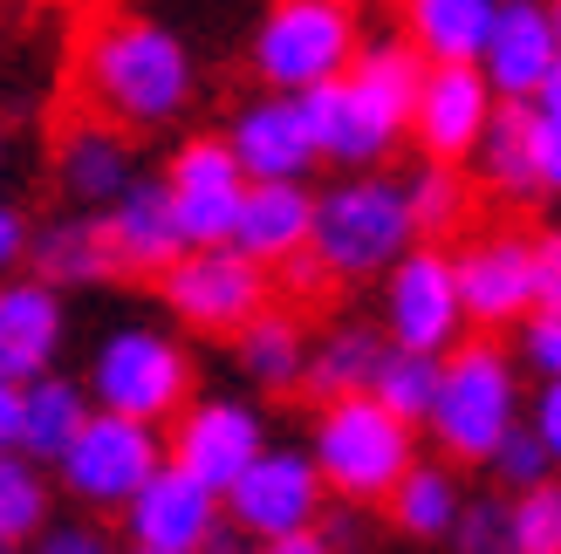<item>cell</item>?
Wrapping results in <instances>:
<instances>
[{
  "label": "cell",
  "instance_id": "obj_1",
  "mask_svg": "<svg viewBox=\"0 0 561 554\" xmlns=\"http://www.w3.org/2000/svg\"><path fill=\"white\" fill-rule=\"evenodd\" d=\"M76 82H82L90 117L145 137V130H172L192 117V103H199V55H192V42L172 21L124 8V14H103L82 35Z\"/></svg>",
  "mask_w": 561,
  "mask_h": 554
},
{
  "label": "cell",
  "instance_id": "obj_2",
  "mask_svg": "<svg viewBox=\"0 0 561 554\" xmlns=\"http://www.w3.org/2000/svg\"><path fill=\"white\" fill-rule=\"evenodd\" d=\"M520 418H527V391H520V363L507 343L472 328L466 343L445 349V377H438V397L425 418V438L438 446V459L486 465Z\"/></svg>",
  "mask_w": 561,
  "mask_h": 554
},
{
  "label": "cell",
  "instance_id": "obj_3",
  "mask_svg": "<svg viewBox=\"0 0 561 554\" xmlns=\"http://www.w3.org/2000/svg\"><path fill=\"white\" fill-rule=\"evenodd\" d=\"M417 425H404L390 404H377L370 391L356 397H329L308 418V459L329 486V500H356V507H383L390 486H398L417 465Z\"/></svg>",
  "mask_w": 561,
  "mask_h": 554
},
{
  "label": "cell",
  "instance_id": "obj_4",
  "mask_svg": "<svg viewBox=\"0 0 561 554\" xmlns=\"http://www.w3.org/2000/svg\"><path fill=\"white\" fill-rule=\"evenodd\" d=\"M411 240H417V227H411L398 172H343L316 192L308 261H316L329 281H377Z\"/></svg>",
  "mask_w": 561,
  "mask_h": 554
},
{
  "label": "cell",
  "instance_id": "obj_5",
  "mask_svg": "<svg viewBox=\"0 0 561 554\" xmlns=\"http://www.w3.org/2000/svg\"><path fill=\"white\" fill-rule=\"evenodd\" d=\"M90 397L103 411H124V418H145V425H172L179 411L199 391V363H192V343L164 322H117L110 336L90 349Z\"/></svg>",
  "mask_w": 561,
  "mask_h": 554
},
{
  "label": "cell",
  "instance_id": "obj_6",
  "mask_svg": "<svg viewBox=\"0 0 561 554\" xmlns=\"http://www.w3.org/2000/svg\"><path fill=\"white\" fill-rule=\"evenodd\" d=\"M363 48L356 0H267L254 35H247V69L261 90L308 96L335 82Z\"/></svg>",
  "mask_w": 561,
  "mask_h": 554
},
{
  "label": "cell",
  "instance_id": "obj_7",
  "mask_svg": "<svg viewBox=\"0 0 561 554\" xmlns=\"http://www.w3.org/2000/svg\"><path fill=\"white\" fill-rule=\"evenodd\" d=\"M158 465H164V425H145V418H124V411L96 404L48 473H55V493L76 500L82 513H124V500Z\"/></svg>",
  "mask_w": 561,
  "mask_h": 554
},
{
  "label": "cell",
  "instance_id": "obj_8",
  "mask_svg": "<svg viewBox=\"0 0 561 554\" xmlns=\"http://www.w3.org/2000/svg\"><path fill=\"white\" fill-rule=\"evenodd\" d=\"M158 295H164V315H172L185 336L233 343V328H247L274 301V274L261 261H247L233 240H219V246H185V254L158 274Z\"/></svg>",
  "mask_w": 561,
  "mask_h": 554
},
{
  "label": "cell",
  "instance_id": "obj_9",
  "mask_svg": "<svg viewBox=\"0 0 561 554\" xmlns=\"http://www.w3.org/2000/svg\"><path fill=\"white\" fill-rule=\"evenodd\" d=\"M377 322L398 349H432V356L472 336L466 301H459V267L445 254V240H411L377 274Z\"/></svg>",
  "mask_w": 561,
  "mask_h": 554
},
{
  "label": "cell",
  "instance_id": "obj_10",
  "mask_svg": "<svg viewBox=\"0 0 561 554\" xmlns=\"http://www.w3.org/2000/svg\"><path fill=\"white\" fill-rule=\"evenodd\" d=\"M329 507V486L316 473L308 446H274L247 465L227 486V520L247 541H288V534H316V520Z\"/></svg>",
  "mask_w": 561,
  "mask_h": 554
},
{
  "label": "cell",
  "instance_id": "obj_11",
  "mask_svg": "<svg viewBox=\"0 0 561 554\" xmlns=\"http://www.w3.org/2000/svg\"><path fill=\"white\" fill-rule=\"evenodd\" d=\"M267 438L274 431H267L254 397H233V391L199 397V391H192V404L172 418V431H164V459L185 465L192 480H206L219 500H227V486L267 452Z\"/></svg>",
  "mask_w": 561,
  "mask_h": 554
},
{
  "label": "cell",
  "instance_id": "obj_12",
  "mask_svg": "<svg viewBox=\"0 0 561 554\" xmlns=\"http://www.w3.org/2000/svg\"><path fill=\"white\" fill-rule=\"evenodd\" d=\"M164 192H172V219H179V233L185 246H219L233 233V219H240V199H247V178L240 172V158L233 145L219 130H199V137H185V145L164 158Z\"/></svg>",
  "mask_w": 561,
  "mask_h": 554
},
{
  "label": "cell",
  "instance_id": "obj_13",
  "mask_svg": "<svg viewBox=\"0 0 561 554\" xmlns=\"http://www.w3.org/2000/svg\"><path fill=\"white\" fill-rule=\"evenodd\" d=\"M459 301H466V322L480 328V336H500V328H514L527 309H535V240L527 233H472L459 254Z\"/></svg>",
  "mask_w": 561,
  "mask_h": 554
},
{
  "label": "cell",
  "instance_id": "obj_14",
  "mask_svg": "<svg viewBox=\"0 0 561 554\" xmlns=\"http://www.w3.org/2000/svg\"><path fill=\"white\" fill-rule=\"evenodd\" d=\"M500 90L486 82L480 62H432L425 82H417V103H411V145L417 158H445V164H466L480 130L493 117Z\"/></svg>",
  "mask_w": 561,
  "mask_h": 554
},
{
  "label": "cell",
  "instance_id": "obj_15",
  "mask_svg": "<svg viewBox=\"0 0 561 554\" xmlns=\"http://www.w3.org/2000/svg\"><path fill=\"white\" fill-rule=\"evenodd\" d=\"M240 158L247 178H308L322 164V145H316V124H308V103L288 96V90H254L227 130H219Z\"/></svg>",
  "mask_w": 561,
  "mask_h": 554
},
{
  "label": "cell",
  "instance_id": "obj_16",
  "mask_svg": "<svg viewBox=\"0 0 561 554\" xmlns=\"http://www.w3.org/2000/svg\"><path fill=\"white\" fill-rule=\"evenodd\" d=\"M219 520H227V500H219L206 480H192L185 465L164 459L124 500V541L130 547H164V554H199Z\"/></svg>",
  "mask_w": 561,
  "mask_h": 554
},
{
  "label": "cell",
  "instance_id": "obj_17",
  "mask_svg": "<svg viewBox=\"0 0 561 554\" xmlns=\"http://www.w3.org/2000/svg\"><path fill=\"white\" fill-rule=\"evenodd\" d=\"M69 343V301L62 288H48L42 274H8L0 281V377L8 383H27L55 370V356Z\"/></svg>",
  "mask_w": 561,
  "mask_h": 554
},
{
  "label": "cell",
  "instance_id": "obj_18",
  "mask_svg": "<svg viewBox=\"0 0 561 554\" xmlns=\"http://www.w3.org/2000/svg\"><path fill=\"white\" fill-rule=\"evenodd\" d=\"M561 62V27L548 0H500L493 8V35L480 48V69L500 96L535 103V90L548 82V69Z\"/></svg>",
  "mask_w": 561,
  "mask_h": 554
},
{
  "label": "cell",
  "instance_id": "obj_19",
  "mask_svg": "<svg viewBox=\"0 0 561 554\" xmlns=\"http://www.w3.org/2000/svg\"><path fill=\"white\" fill-rule=\"evenodd\" d=\"M308 233H316V185L308 178H254L227 240L274 274V267L308 254Z\"/></svg>",
  "mask_w": 561,
  "mask_h": 554
},
{
  "label": "cell",
  "instance_id": "obj_20",
  "mask_svg": "<svg viewBox=\"0 0 561 554\" xmlns=\"http://www.w3.org/2000/svg\"><path fill=\"white\" fill-rule=\"evenodd\" d=\"M96 219H103V233H110L117 274H151V281H158V274L185 254V233H179V219H172V192H164V178L137 172Z\"/></svg>",
  "mask_w": 561,
  "mask_h": 554
},
{
  "label": "cell",
  "instance_id": "obj_21",
  "mask_svg": "<svg viewBox=\"0 0 561 554\" xmlns=\"http://www.w3.org/2000/svg\"><path fill=\"white\" fill-rule=\"evenodd\" d=\"M137 178V151H130V130L103 124V117H82L55 137V192L82 212H103L117 192Z\"/></svg>",
  "mask_w": 561,
  "mask_h": 554
},
{
  "label": "cell",
  "instance_id": "obj_22",
  "mask_svg": "<svg viewBox=\"0 0 561 554\" xmlns=\"http://www.w3.org/2000/svg\"><path fill=\"white\" fill-rule=\"evenodd\" d=\"M301 103H308V124H316L322 164H343V172H377V164L404 145V130H390L343 76L322 82V90H308Z\"/></svg>",
  "mask_w": 561,
  "mask_h": 554
},
{
  "label": "cell",
  "instance_id": "obj_23",
  "mask_svg": "<svg viewBox=\"0 0 561 554\" xmlns=\"http://www.w3.org/2000/svg\"><path fill=\"white\" fill-rule=\"evenodd\" d=\"M27 274H42V281L62 288V295H76V288H103L110 274H117V254H110L103 219L82 212V206L42 219V227L27 233Z\"/></svg>",
  "mask_w": 561,
  "mask_h": 554
},
{
  "label": "cell",
  "instance_id": "obj_24",
  "mask_svg": "<svg viewBox=\"0 0 561 554\" xmlns=\"http://www.w3.org/2000/svg\"><path fill=\"white\" fill-rule=\"evenodd\" d=\"M308 343H316V328H308L295 301H267L247 328H233V363L261 397H288V391H301Z\"/></svg>",
  "mask_w": 561,
  "mask_h": 554
},
{
  "label": "cell",
  "instance_id": "obj_25",
  "mask_svg": "<svg viewBox=\"0 0 561 554\" xmlns=\"http://www.w3.org/2000/svg\"><path fill=\"white\" fill-rule=\"evenodd\" d=\"M383 349H390V336H383V322H370V315H335V322H322L316 343H308L301 397H308V404H329V397L370 391Z\"/></svg>",
  "mask_w": 561,
  "mask_h": 554
},
{
  "label": "cell",
  "instance_id": "obj_26",
  "mask_svg": "<svg viewBox=\"0 0 561 554\" xmlns=\"http://www.w3.org/2000/svg\"><path fill=\"white\" fill-rule=\"evenodd\" d=\"M466 172H472L480 192H493V199H507V206L541 199V178H535V103L500 96L486 130H480V145H472V158H466Z\"/></svg>",
  "mask_w": 561,
  "mask_h": 554
},
{
  "label": "cell",
  "instance_id": "obj_27",
  "mask_svg": "<svg viewBox=\"0 0 561 554\" xmlns=\"http://www.w3.org/2000/svg\"><path fill=\"white\" fill-rule=\"evenodd\" d=\"M425 69H432V62L411 48L404 27H383V35H363V48H356V62L343 69V82L377 109L390 130L411 137V103H417V82H425Z\"/></svg>",
  "mask_w": 561,
  "mask_h": 554
},
{
  "label": "cell",
  "instance_id": "obj_28",
  "mask_svg": "<svg viewBox=\"0 0 561 554\" xmlns=\"http://www.w3.org/2000/svg\"><path fill=\"white\" fill-rule=\"evenodd\" d=\"M90 411H96V397H90V383H82V377H62V370L27 377L21 383V438H14V446L35 465H55Z\"/></svg>",
  "mask_w": 561,
  "mask_h": 554
},
{
  "label": "cell",
  "instance_id": "obj_29",
  "mask_svg": "<svg viewBox=\"0 0 561 554\" xmlns=\"http://www.w3.org/2000/svg\"><path fill=\"white\" fill-rule=\"evenodd\" d=\"M459 507H466V486L453 473V459H417L411 473L390 486V500H383L390 528H398L404 541H445L453 520H459Z\"/></svg>",
  "mask_w": 561,
  "mask_h": 554
},
{
  "label": "cell",
  "instance_id": "obj_30",
  "mask_svg": "<svg viewBox=\"0 0 561 554\" xmlns=\"http://www.w3.org/2000/svg\"><path fill=\"white\" fill-rule=\"evenodd\" d=\"M500 0H404V35L425 62H480Z\"/></svg>",
  "mask_w": 561,
  "mask_h": 554
},
{
  "label": "cell",
  "instance_id": "obj_31",
  "mask_svg": "<svg viewBox=\"0 0 561 554\" xmlns=\"http://www.w3.org/2000/svg\"><path fill=\"white\" fill-rule=\"evenodd\" d=\"M404 206H411L417 240H453L472 212V172L445 158H417L404 172Z\"/></svg>",
  "mask_w": 561,
  "mask_h": 554
},
{
  "label": "cell",
  "instance_id": "obj_32",
  "mask_svg": "<svg viewBox=\"0 0 561 554\" xmlns=\"http://www.w3.org/2000/svg\"><path fill=\"white\" fill-rule=\"evenodd\" d=\"M55 520V473L35 465L21 446L0 452V554L27 547Z\"/></svg>",
  "mask_w": 561,
  "mask_h": 554
},
{
  "label": "cell",
  "instance_id": "obj_33",
  "mask_svg": "<svg viewBox=\"0 0 561 554\" xmlns=\"http://www.w3.org/2000/svg\"><path fill=\"white\" fill-rule=\"evenodd\" d=\"M438 377H445V356H432V349H398V343H390L383 363H377V377H370V397L390 404L404 425L425 431L432 397H438Z\"/></svg>",
  "mask_w": 561,
  "mask_h": 554
},
{
  "label": "cell",
  "instance_id": "obj_34",
  "mask_svg": "<svg viewBox=\"0 0 561 554\" xmlns=\"http://www.w3.org/2000/svg\"><path fill=\"white\" fill-rule=\"evenodd\" d=\"M507 520H514V554H561V480L507 493Z\"/></svg>",
  "mask_w": 561,
  "mask_h": 554
},
{
  "label": "cell",
  "instance_id": "obj_35",
  "mask_svg": "<svg viewBox=\"0 0 561 554\" xmlns=\"http://www.w3.org/2000/svg\"><path fill=\"white\" fill-rule=\"evenodd\" d=\"M453 554H514V520H507V493H466V507L445 534Z\"/></svg>",
  "mask_w": 561,
  "mask_h": 554
},
{
  "label": "cell",
  "instance_id": "obj_36",
  "mask_svg": "<svg viewBox=\"0 0 561 554\" xmlns=\"http://www.w3.org/2000/svg\"><path fill=\"white\" fill-rule=\"evenodd\" d=\"M486 473H493V486L500 493H527V486H541V480H554L561 473V465L548 459V446H541V438H535V425H514L507 438H500V452L486 459Z\"/></svg>",
  "mask_w": 561,
  "mask_h": 554
},
{
  "label": "cell",
  "instance_id": "obj_37",
  "mask_svg": "<svg viewBox=\"0 0 561 554\" xmlns=\"http://www.w3.org/2000/svg\"><path fill=\"white\" fill-rule=\"evenodd\" d=\"M514 363H520V377H535V383L561 377V309H527L514 322Z\"/></svg>",
  "mask_w": 561,
  "mask_h": 554
},
{
  "label": "cell",
  "instance_id": "obj_38",
  "mask_svg": "<svg viewBox=\"0 0 561 554\" xmlns=\"http://www.w3.org/2000/svg\"><path fill=\"white\" fill-rule=\"evenodd\" d=\"M27 554H124V547L110 528H96V520H48V528L27 541Z\"/></svg>",
  "mask_w": 561,
  "mask_h": 554
},
{
  "label": "cell",
  "instance_id": "obj_39",
  "mask_svg": "<svg viewBox=\"0 0 561 554\" xmlns=\"http://www.w3.org/2000/svg\"><path fill=\"white\" fill-rule=\"evenodd\" d=\"M316 534L329 554H356L363 541H370V507H356V500H329L322 520H316Z\"/></svg>",
  "mask_w": 561,
  "mask_h": 554
},
{
  "label": "cell",
  "instance_id": "obj_40",
  "mask_svg": "<svg viewBox=\"0 0 561 554\" xmlns=\"http://www.w3.org/2000/svg\"><path fill=\"white\" fill-rule=\"evenodd\" d=\"M535 178H541V199H561V117L535 109Z\"/></svg>",
  "mask_w": 561,
  "mask_h": 554
},
{
  "label": "cell",
  "instance_id": "obj_41",
  "mask_svg": "<svg viewBox=\"0 0 561 554\" xmlns=\"http://www.w3.org/2000/svg\"><path fill=\"white\" fill-rule=\"evenodd\" d=\"M527 425H535V438L548 446V459L561 465V377L535 383V397H527Z\"/></svg>",
  "mask_w": 561,
  "mask_h": 554
},
{
  "label": "cell",
  "instance_id": "obj_42",
  "mask_svg": "<svg viewBox=\"0 0 561 554\" xmlns=\"http://www.w3.org/2000/svg\"><path fill=\"white\" fill-rule=\"evenodd\" d=\"M27 233H35V219H27L14 199H0V281L27 267Z\"/></svg>",
  "mask_w": 561,
  "mask_h": 554
},
{
  "label": "cell",
  "instance_id": "obj_43",
  "mask_svg": "<svg viewBox=\"0 0 561 554\" xmlns=\"http://www.w3.org/2000/svg\"><path fill=\"white\" fill-rule=\"evenodd\" d=\"M535 309H561V227L535 233Z\"/></svg>",
  "mask_w": 561,
  "mask_h": 554
},
{
  "label": "cell",
  "instance_id": "obj_44",
  "mask_svg": "<svg viewBox=\"0 0 561 554\" xmlns=\"http://www.w3.org/2000/svg\"><path fill=\"white\" fill-rule=\"evenodd\" d=\"M14 438H21V383L0 377V452H14Z\"/></svg>",
  "mask_w": 561,
  "mask_h": 554
},
{
  "label": "cell",
  "instance_id": "obj_45",
  "mask_svg": "<svg viewBox=\"0 0 561 554\" xmlns=\"http://www.w3.org/2000/svg\"><path fill=\"white\" fill-rule=\"evenodd\" d=\"M247 554H329L322 534H288V541H254Z\"/></svg>",
  "mask_w": 561,
  "mask_h": 554
},
{
  "label": "cell",
  "instance_id": "obj_46",
  "mask_svg": "<svg viewBox=\"0 0 561 554\" xmlns=\"http://www.w3.org/2000/svg\"><path fill=\"white\" fill-rule=\"evenodd\" d=\"M247 547H254V541H247L233 520H219V528L206 534V547H199V554H247Z\"/></svg>",
  "mask_w": 561,
  "mask_h": 554
},
{
  "label": "cell",
  "instance_id": "obj_47",
  "mask_svg": "<svg viewBox=\"0 0 561 554\" xmlns=\"http://www.w3.org/2000/svg\"><path fill=\"white\" fill-rule=\"evenodd\" d=\"M535 109H548V117H561V62L548 69V82L535 90Z\"/></svg>",
  "mask_w": 561,
  "mask_h": 554
},
{
  "label": "cell",
  "instance_id": "obj_48",
  "mask_svg": "<svg viewBox=\"0 0 561 554\" xmlns=\"http://www.w3.org/2000/svg\"><path fill=\"white\" fill-rule=\"evenodd\" d=\"M124 554H164V547H124Z\"/></svg>",
  "mask_w": 561,
  "mask_h": 554
},
{
  "label": "cell",
  "instance_id": "obj_49",
  "mask_svg": "<svg viewBox=\"0 0 561 554\" xmlns=\"http://www.w3.org/2000/svg\"><path fill=\"white\" fill-rule=\"evenodd\" d=\"M548 8H554V27H561V0H548Z\"/></svg>",
  "mask_w": 561,
  "mask_h": 554
},
{
  "label": "cell",
  "instance_id": "obj_50",
  "mask_svg": "<svg viewBox=\"0 0 561 554\" xmlns=\"http://www.w3.org/2000/svg\"><path fill=\"white\" fill-rule=\"evenodd\" d=\"M0 151H8V137H0Z\"/></svg>",
  "mask_w": 561,
  "mask_h": 554
}]
</instances>
